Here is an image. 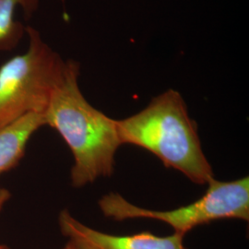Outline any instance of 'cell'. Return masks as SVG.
<instances>
[{
    "mask_svg": "<svg viewBox=\"0 0 249 249\" xmlns=\"http://www.w3.org/2000/svg\"><path fill=\"white\" fill-rule=\"evenodd\" d=\"M10 198V192L7 188H0V213ZM0 249H9L8 246L0 244Z\"/></svg>",
    "mask_w": 249,
    "mask_h": 249,
    "instance_id": "8",
    "label": "cell"
},
{
    "mask_svg": "<svg viewBox=\"0 0 249 249\" xmlns=\"http://www.w3.org/2000/svg\"><path fill=\"white\" fill-rule=\"evenodd\" d=\"M26 50L0 67V128L31 113H45L63 79L67 60L41 33L27 26Z\"/></svg>",
    "mask_w": 249,
    "mask_h": 249,
    "instance_id": "3",
    "label": "cell"
},
{
    "mask_svg": "<svg viewBox=\"0 0 249 249\" xmlns=\"http://www.w3.org/2000/svg\"><path fill=\"white\" fill-rule=\"evenodd\" d=\"M60 231L77 249H189L184 244L185 235L174 232L158 236L151 231L132 235H115L95 230L80 223L68 210L58 216Z\"/></svg>",
    "mask_w": 249,
    "mask_h": 249,
    "instance_id": "5",
    "label": "cell"
},
{
    "mask_svg": "<svg viewBox=\"0 0 249 249\" xmlns=\"http://www.w3.org/2000/svg\"><path fill=\"white\" fill-rule=\"evenodd\" d=\"M116 125L121 144L150 151L164 166L181 172L196 185H207L214 178L197 125L178 90L163 91L139 113L116 120Z\"/></svg>",
    "mask_w": 249,
    "mask_h": 249,
    "instance_id": "2",
    "label": "cell"
},
{
    "mask_svg": "<svg viewBox=\"0 0 249 249\" xmlns=\"http://www.w3.org/2000/svg\"><path fill=\"white\" fill-rule=\"evenodd\" d=\"M59 1H60V2H62V3H64L66 0H59Z\"/></svg>",
    "mask_w": 249,
    "mask_h": 249,
    "instance_id": "10",
    "label": "cell"
},
{
    "mask_svg": "<svg viewBox=\"0 0 249 249\" xmlns=\"http://www.w3.org/2000/svg\"><path fill=\"white\" fill-rule=\"evenodd\" d=\"M204 195L193 203L170 211L141 208L126 200L119 193L111 192L99 200L106 217L115 221L152 219L168 224L174 232L186 235L197 226L223 219L249 221V178L223 182L213 178L207 184Z\"/></svg>",
    "mask_w": 249,
    "mask_h": 249,
    "instance_id": "4",
    "label": "cell"
},
{
    "mask_svg": "<svg viewBox=\"0 0 249 249\" xmlns=\"http://www.w3.org/2000/svg\"><path fill=\"white\" fill-rule=\"evenodd\" d=\"M41 0H0V52L14 49L24 36L26 27L15 18L17 10H22L30 18L39 9Z\"/></svg>",
    "mask_w": 249,
    "mask_h": 249,
    "instance_id": "7",
    "label": "cell"
},
{
    "mask_svg": "<svg viewBox=\"0 0 249 249\" xmlns=\"http://www.w3.org/2000/svg\"><path fill=\"white\" fill-rule=\"evenodd\" d=\"M80 63L67 60L63 79L44 113L45 125L55 129L71 149L72 186L85 187L114 174L121 146L116 119L92 107L80 90Z\"/></svg>",
    "mask_w": 249,
    "mask_h": 249,
    "instance_id": "1",
    "label": "cell"
},
{
    "mask_svg": "<svg viewBox=\"0 0 249 249\" xmlns=\"http://www.w3.org/2000/svg\"><path fill=\"white\" fill-rule=\"evenodd\" d=\"M44 125V114L31 113L0 128V175L18 165L31 137Z\"/></svg>",
    "mask_w": 249,
    "mask_h": 249,
    "instance_id": "6",
    "label": "cell"
},
{
    "mask_svg": "<svg viewBox=\"0 0 249 249\" xmlns=\"http://www.w3.org/2000/svg\"><path fill=\"white\" fill-rule=\"evenodd\" d=\"M62 249H77L73 245H72L71 243H70V242H68L67 244H66V246L63 248Z\"/></svg>",
    "mask_w": 249,
    "mask_h": 249,
    "instance_id": "9",
    "label": "cell"
}]
</instances>
